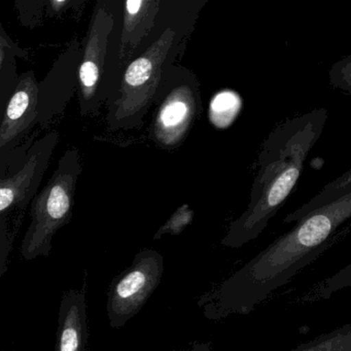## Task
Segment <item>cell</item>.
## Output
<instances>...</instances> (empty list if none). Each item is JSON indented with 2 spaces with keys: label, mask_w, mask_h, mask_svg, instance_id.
Segmentation results:
<instances>
[{
  "label": "cell",
  "mask_w": 351,
  "mask_h": 351,
  "mask_svg": "<svg viewBox=\"0 0 351 351\" xmlns=\"http://www.w3.org/2000/svg\"><path fill=\"white\" fill-rule=\"evenodd\" d=\"M114 19L104 8L96 10L87 43L84 49L83 60L79 71L81 86L82 114L93 110L94 100L99 89L102 71L108 54V36L114 29Z\"/></svg>",
  "instance_id": "9"
},
{
  "label": "cell",
  "mask_w": 351,
  "mask_h": 351,
  "mask_svg": "<svg viewBox=\"0 0 351 351\" xmlns=\"http://www.w3.org/2000/svg\"><path fill=\"white\" fill-rule=\"evenodd\" d=\"M164 273V258L154 250H141L132 264L112 279L108 293V322L121 328L134 317L159 287Z\"/></svg>",
  "instance_id": "6"
},
{
  "label": "cell",
  "mask_w": 351,
  "mask_h": 351,
  "mask_svg": "<svg viewBox=\"0 0 351 351\" xmlns=\"http://www.w3.org/2000/svg\"><path fill=\"white\" fill-rule=\"evenodd\" d=\"M59 141L56 131L30 145L24 157L0 173V276L8 271L13 240L8 232V219L14 210L23 217L28 205L38 194L45 172Z\"/></svg>",
  "instance_id": "5"
},
{
  "label": "cell",
  "mask_w": 351,
  "mask_h": 351,
  "mask_svg": "<svg viewBox=\"0 0 351 351\" xmlns=\"http://www.w3.org/2000/svg\"><path fill=\"white\" fill-rule=\"evenodd\" d=\"M40 88L32 71L19 77L8 100L0 124V173L22 159L16 155L18 145L38 119Z\"/></svg>",
  "instance_id": "7"
},
{
  "label": "cell",
  "mask_w": 351,
  "mask_h": 351,
  "mask_svg": "<svg viewBox=\"0 0 351 351\" xmlns=\"http://www.w3.org/2000/svg\"><path fill=\"white\" fill-rule=\"evenodd\" d=\"M349 193H351V168L336 180L328 182L311 200L304 203L299 208L287 215L283 219V223H297L311 211L324 206V205L330 204Z\"/></svg>",
  "instance_id": "12"
},
{
  "label": "cell",
  "mask_w": 351,
  "mask_h": 351,
  "mask_svg": "<svg viewBox=\"0 0 351 351\" xmlns=\"http://www.w3.org/2000/svg\"><path fill=\"white\" fill-rule=\"evenodd\" d=\"M0 69H1V99L5 102L7 95L11 97L17 87L19 77L16 73V56H25V51L19 49L17 45L7 36L3 27H1V40H0Z\"/></svg>",
  "instance_id": "13"
},
{
  "label": "cell",
  "mask_w": 351,
  "mask_h": 351,
  "mask_svg": "<svg viewBox=\"0 0 351 351\" xmlns=\"http://www.w3.org/2000/svg\"><path fill=\"white\" fill-rule=\"evenodd\" d=\"M178 40V32L168 27L157 40L125 71L119 96L114 100L108 114L110 130H129L143 125L155 99L166 59Z\"/></svg>",
  "instance_id": "4"
},
{
  "label": "cell",
  "mask_w": 351,
  "mask_h": 351,
  "mask_svg": "<svg viewBox=\"0 0 351 351\" xmlns=\"http://www.w3.org/2000/svg\"><path fill=\"white\" fill-rule=\"evenodd\" d=\"M241 108V99L233 91H221L213 98L209 106V119L217 128L229 126Z\"/></svg>",
  "instance_id": "15"
},
{
  "label": "cell",
  "mask_w": 351,
  "mask_h": 351,
  "mask_svg": "<svg viewBox=\"0 0 351 351\" xmlns=\"http://www.w3.org/2000/svg\"><path fill=\"white\" fill-rule=\"evenodd\" d=\"M193 219H194V210L189 206V204L182 205L172 213L168 221L160 227L157 233L154 235L153 239H161L167 234L171 236L180 235L186 228L193 223Z\"/></svg>",
  "instance_id": "16"
},
{
  "label": "cell",
  "mask_w": 351,
  "mask_h": 351,
  "mask_svg": "<svg viewBox=\"0 0 351 351\" xmlns=\"http://www.w3.org/2000/svg\"><path fill=\"white\" fill-rule=\"evenodd\" d=\"M351 219V193L308 213L198 304L208 319L246 315L326 252Z\"/></svg>",
  "instance_id": "1"
},
{
  "label": "cell",
  "mask_w": 351,
  "mask_h": 351,
  "mask_svg": "<svg viewBox=\"0 0 351 351\" xmlns=\"http://www.w3.org/2000/svg\"><path fill=\"white\" fill-rule=\"evenodd\" d=\"M17 1H19V3H24V5H25V3L26 1H32V3H34V1H36V0H17ZM43 1H45V0H43Z\"/></svg>",
  "instance_id": "18"
},
{
  "label": "cell",
  "mask_w": 351,
  "mask_h": 351,
  "mask_svg": "<svg viewBox=\"0 0 351 351\" xmlns=\"http://www.w3.org/2000/svg\"><path fill=\"white\" fill-rule=\"evenodd\" d=\"M81 173L77 149L65 152L46 186L32 200L30 223L20 248L24 260L50 256L53 238L73 217L75 190Z\"/></svg>",
  "instance_id": "3"
},
{
  "label": "cell",
  "mask_w": 351,
  "mask_h": 351,
  "mask_svg": "<svg viewBox=\"0 0 351 351\" xmlns=\"http://www.w3.org/2000/svg\"><path fill=\"white\" fill-rule=\"evenodd\" d=\"M161 0H126L119 59L127 62L154 27Z\"/></svg>",
  "instance_id": "11"
},
{
  "label": "cell",
  "mask_w": 351,
  "mask_h": 351,
  "mask_svg": "<svg viewBox=\"0 0 351 351\" xmlns=\"http://www.w3.org/2000/svg\"><path fill=\"white\" fill-rule=\"evenodd\" d=\"M89 338L87 302L84 291L71 289L61 298L56 351H85Z\"/></svg>",
  "instance_id": "10"
},
{
  "label": "cell",
  "mask_w": 351,
  "mask_h": 351,
  "mask_svg": "<svg viewBox=\"0 0 351 351\" xmlns=\"http://www.w3.org/2000/svg\"><path fill=\"white\" fill-rule=\"evenodd\" d=\"M293 351H351V324L320 335L293 348Z\"/></svg>",
  "instance_id": "14"
},
{
  "label": "cell",
  "mask_w": 351,
  "mask_h": 351,
  "mask_svg": "<svg viewBox=\"0 0 351 351\" xmlns=\"http://www.w3.org/2000/svg\"><path fill=\"white\" fill-rule=\"evenodd\" d=\"M198 112V102L189 85L174 88L160 106L151 137L158 147L167 151L178 149L188 136Z\"/></svg>",
  "instance_id": "8"
},
{
  "label": "cell",
  "mask_w": 351,
  "mask_h": 351,
  "mask_svg": "<svg viewBox=\"0 0 351 351\" xmlns=\"http://www.w3.org/2000/svg\"><path fill=\"white\" fill-rule=\"evenodd\" d=\"M49 7L53 13L57 14L62 11L71 0H48Z\"/></svg>",
  "instance_id": "17"
},
{
  "label": "cell",
  "mask_w": 351,
  "mask_h": 351,
  "mask_svg": "<svg viewBox=\"0 0 351 351\" xmlns=\"http://www.w3.org/2000/svg\"><path fill=\"white\" fill-rule=\"evenodd\" d=\"M318 134L317 123L308 122L269 137L258 155L247 208L232 221L221 240L223 246L240 248L263 233L295 191Z\"/></svg>",
  "instance_id": "2"
}]
</instances>
